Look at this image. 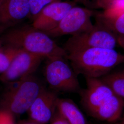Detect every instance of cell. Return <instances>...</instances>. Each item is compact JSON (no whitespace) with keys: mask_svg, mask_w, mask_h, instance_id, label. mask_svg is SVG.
Here are the masks:
<instances>
[{"mask_svg":"<svg viewBox=\"0 0 124 124\" xmlns=\"http://www.w3.org/2000/svg\"><path fill=\"white\" fill-rule=\"evenodd\" d=\"M1 41L5 46L39 55L47 58L63 57L67 53L50 36L34 27L24 26L13 28L2 35Z\"/></svg>","mask_w":124,"mask_h":124,"instance_id":"obj_1","label":"cell"},{"mask_svg":"<svg viewBox=\"0 0 124 124\" xmlns=\"http://www.w3.org/2000/svg\"><path fill=\"white\" fill-rule=\"evenodd\" d=\"M66 58L76 74L100 78L124 63V54L115 49L95 47L67 53Z\"/></svg>","mask_w":124,"mask_h":124,"instance_id":"obj_2","label":"cell"},{"mask_svg":"<svg viewBox=\"0 0 124 124\" xmlns=\"http://www.w3.org/2000/svg\"><path fill=\"white\" fill-rule=\"evenodd\" d=\"M16 82V85L5 94L1 103L3 109L18 115L28 111L45 87L33 75Z\"/></svg>","mask_w":124,"mask_h":124,"instance_id":"obj_3","label":"cell"},{"mask_svg":"<svg viewBox=\"0 0 124 124\" xmlns=\"http://www.w3.org/2000/svg\"><path fill=\"white\" fill-rule=\"evenodd\" d=\"M57 57L47 58L45 70L46 80L56 92L80 93V83L75 71L64 59Z\"/></svg>","mask_w":124,"mask_h":124,"instance_id":"obj_4","label":"cell"},{"mask_svg":"<svg viewBox=\"0 0 124 124\" xmlns=\"http://www.w3.org/2000/svg\"><path fill=\"white\" fill-rule=\"evenodd\" d=\"M117 44V35L97 23L88 30L72 36L64 49L67 53L95 47L115 49Z\"/></svg>","mask_w":124,"mask_h":124,"instance_id":"obj_5","label":"cell"},{"mask_svg":"<svg viewBox=\"0 0 124 124\" xmlns=\"http://www.w3.org/2000/svg\"><path fill=\"white\" fill-rule=\"evenodd\" d=\"M93 14L91 9L74 6L57 26L46 33L50 37H55L67 35L73 36L86 31L93 27L91 18Z\"/></svg>","mask_w":124,"mask_h":124,"instance_id":"obj_6","label":"cell"},{"mask_svg":"<svg viewBox=\"0 0 124 124\" xmlns=\"http://www.w3.org/2000/svg\"><path fill=\"white\" fill-rule=\"evenodd\" d=\"M44 58L43 57L20 50L8 69L0 74V80L6 83H12L32 75Z\"/></svg>","mask_w":124,"mask_h":124,"instance_id":"obj_7","label":"cell"},{"mask_svg":"<svg viewBox=\"0 0 124 124\" xmlns=\"http://www.w3.org/2000/svg\"><path fill=\"white\" fill-rule=\"evenodd\" d=\"M86 87L81 90V102L90 115L115 93L100 78L85 77Z\"/></svg>","mask_w":124,"mask_h":124,"instance_id":"obj_8","label":"cell"},{"mask_svg":"<svg viewBox=\"0 0 124 124\" xmlns=\"http://www.w3.org/2000/svg\"><path fill=\"white\" fill-rule=\"evenodd\" d=\"M58 99L57 92L45 87L27 112L32 121L38 124L50 122L57 111Z\"/></svg>","mask_w":124,"mask_h":124,"instance_id":"obj_9","label":"cell"},{"mask_svg":"<svg viewBox=\"0 0 124 124\" xmlns=\"http://www.w3.org/2000/svg\"><path fill=\"white\" fill-rule=\"evenodd\" d=\"M75 6L72 2L57 1L45 7L34 18L32 26L45 33L55 28Z\"/></svg>","mask_w":124,"mask_h":124,"instance_id":"obj_10","label":"cell"},{"mask_svg":"<svg viewBox=\"0 0 124 124\" xmlns=\"http://www.w3.org/2000/svg\"><path fill=\"white\" fill-rule=\"evenodd\" d=\"M30 14L29 0H5L0 6V31L14 26Z\"/></svg>","mask_w":124,"mask_h":124,"instance_id":"obj_11","label":"cell"},{"mask_svg":"<svg viewBox=\"0 0 124 124\" xmlns=\"http://www.w3.org/2000/svg\"><path fill=\"white\" fill-rule=\"evenodd\" d=\"M124 108V98L114 94L93 112L91 115L100 121L114 123L120 119Z\"/></svg>","mask_w":124,"mask_h":124,"instance_id":"obj_12","label":"cell"},{"mask_svg":"<svg viewBox=\"0 0 124 124\" xmlns=\"http://www.w3.org/2000/svg\"><path fill=\"white\" fill-rule=\"evenodd\" d=\"M57 111L69 124H88L79 108L70 99L59 98Z\"/></svg>","mask_w":124,"mask_h":124,"instance_id":"obj_13","label":"cell"},{"mask_svg":"<svg viewBox=\"0 0 124 124\" xmlns=\"http://www.w3.org/2000/svg\"><path fill=\"white\" fill-rule=\"evenodd\" d=\"M97 23L109 29L117 36H124V13L114 17H107L102 13L97 16Z\"/></svg>","mask_w":124,"mask_h":124,"instance_id":"obj_14","label":"cell"},{"mask_svg":"<svg viewBox=\"0 0 124 124\" xmlns=\"http://www.w3.org/2000/svg\"><path fill=\"white\" fill-rule=\"evenodd\" d=\"M113 93L124 99V70L121 72L108 73L100 78Z\"/></svg>","mask_w":124,"mask_h":124,"instance_id":"obj_15","label":"cell"},{"mask_svg":"<svg viewBox=\"0 0 124 124\" xmlns=\"http://www.w3.org/2000/svg\"><path fill=\"white\" fill-rule=\"evenodd\" d=\"M20 50L8 46L0 47V74L6 71Z\"/></svg>","mask_w":124,"mask_h":124,"instance_id":"obj_16","label":"cell"},{"mask_svg":"<svg viewBox=\"0 0 124 124\" xmlns=\"http://www.w3.org/2000/svg\"><path fill=\"white\" fill-rule=\"evenodd\" d=\"M58 1V0H29L30 14L34 18L47 5Z\"/></svg>","mask_w":124,"mask_h":124,"instance_id":"obj_17","label":"cell"},{"mask_svg":"<svg viewBox=\"0 0 124 124\" xmlns=\"http://www.w3.org/2000/svg\"><path fill=\"white\" fill-rule=\"evenodd\" d=\"M13 115L4 109L0 110V124H14Z\"/></svg>","mask_w":124,"mask_h":124,"instance_id":"obj_18","label":"cell"},{"mask_svg":"<svg viewBox=\"0 0 124 124\" xmlns=\"http://www.w3.org/2000/svg\"><path fill=\"white\" fill-rule=\"evenodd\" d=\"M75 2H77L84 5L86 8L89 9L98 8V0H74Z\"/></svg>","mask_w":124,"mask_h":124,"instance_id":"obj_19","label":"cell"},{"mask_svg":"<svg viewBox=\"0 0 124 124\" xmlns=\"http://www.w3.org/2000/svg\"><path fill=\"white\" fill-rule=\"evenodd\" d=\"M50 124H69L64 118L56 111L53 119L50 121Z\"/></svg>","mask_w":124,"mask_h":124,"instance_id":"obj_20","label":"cell"},{"mask_svg":"<svg viewBox=\"0 0 124 124\" xmlns=\"http://www.w3.org/2000/svg\"><path fill=\"white\" fill-rule=\"evenodd\" d=\"M117 0H98L97 7L104 10L109 8Z\"/></svg>","mask_w":124,"mask_h":124,"instance_id":"obj_21","label":"cell"},{"mask_svg":"<svg viewBox=\"0 0 124 124\" xmlns=\"http://www.w3.org/2000/svg\"><path fill=\"white\" fill-rule=\"evenodd\" d=\"M117 42L124 49V36H117Z\"/></svg>","mask_w":124,"mask_h":124,"instance_id":"obj_22","label":"cell"},{"mask_svg":"<svg viewBox=\"0 0 124 124\" xmlns=\"http://www.w3.org/2000/svg\"><path fill=\"white\" fill-rule=\"evenodd\" d=\"M37 124V123H35V122H32V121H31V122H26V123H22V124Z\"/></svg>","mask_w":124,"mask_h":124,"instance_id":"obj_23","label":"cell"},{"mask_svg":"<svg viewBox=\"0 0 124 124\" xmlns=\"http://www.w3.org/2000/svg\"><path fill=\"white\" fill-rule=\"evenodd\" d=\"M5 0H0V6L2 4V3Z\"/></svg>","mask_w":124,"mask_h":124,"instance_id":"obj_24","label":"cell"},{"mask_svg":"<svg viewBox=\"0 0 124 124\" xmlns=\"http://www.w3.org/2000/svg\"><path fill=\"white\" fill-rule=\"evenodd\" d=\"M124 124V123H123V122H122V123H121V124Z\"/></svg>","mask_w":124,"mask_h":124,"instance_id":"obj_25","label":"cell"},{"mask_svg":"<svg viewBox=\"0 0 124 124\" xmlns=\"http://www.w3.org/2000/svg\"><path fill=\"white\" fill-rule=\"evenodd\" d=\"M123 123H124V121H123Z\"/></svg>","mask_w":124,"mask_h":124,"instance_id":"obj_26","label":"cell"},{"mask_svg":"<svg viewBox=\"0 0 124 124\" xmlns=\"http://www.w3.org/2000/svg\"><path fill=\"white\" fill-rule=\"evenodd\" d=\"M0 41H1V40H0Z\"/></svg>","mask_w":124,"mask_h":124,"instance_id":"obj_27","label":"cell"}]
</instances>
